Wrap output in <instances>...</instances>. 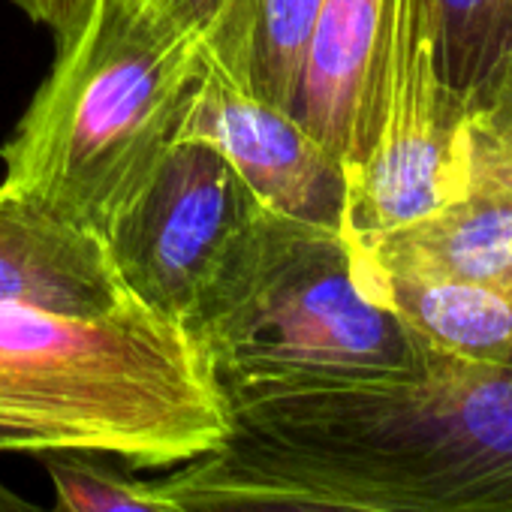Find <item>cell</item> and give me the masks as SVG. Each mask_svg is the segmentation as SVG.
Listing matches in <instances>:
<instances>
[{
  "label": "cell",
  "mask_w": 512,
  "mask_h": 512,
  "mask_svg": "<svg viewBox=\"0 0 512 512\" xmlns=\"http://www.w3.org/2000/svg\"><path fill=\"white\" fill-rule=\"evenodd\" d=\"M16 4L40 25L52 28L55 37L67 34L73 22L85 13L91 0H16Z\"/></svg>",
  "instance_id": "16"
},
{
  "label": "cell",
  "mask_w": 512,
  "mask_h": 512,
  "mask_svg": "<svg viewBox=\"0 0 512 512\" xmlns=\"http://www.w3.org/2000/svg\"><path fill=\"white\" fill-rule=\"evenodd\" d=\"M226 410L413 374L422 347L365 284L347 232L263 211L187 326Z\"/></svg>",
  "instance_id": "4"
},
{
  "label": "cell",
  "mask_w": 512,
  "mask_h": 512,
  "mask_svg": "<svg viewBox=\"0 0 512 512\" xmlns=\"http://www.w3.org/2000/svg\"><path fill=\"white\" fill-rule=\"evenodd\" d=\"M317 13L320 0H220L202 55L241 91L293 112Z\"/></svg>",
  "instance_id": "12"
},
{
  "label": "cell",
  "mask_w": 512,
  "mask_h": 512,
  "mask_svg": "<svg viewBox=\"0 0 512 512\" xmlns=\"http://www.w3.org/2000/svg\"><path fill=\"white\" fill-rule=\"evenodd\" d=\"M133 302L100 235L0 184V305L100 317Z\"/></svg>",
  "instance_id": "9"
},
{
  "label": "cell",
  "mask_w": 512,
  "mask_h": 512,
  "mask_svg": "<svg viewBox=\"0 0 512 512\" xmlns=\"http://www.w3.org/2000/svg\"><path fill=\"white\" fill-rule=\"evenodd\" d=\"M440 67L452 91L467 88L512 52V0H434Z\"/></svg>",
  "instance_id": "15"
},
{
  "label": "cell",
  "mask_w": 512,
  "mask_h": 512,
  "mask_svg": "<svg viewBox=\"0 0 512 512\" xmlns=\"http://www.w3.org/2000/svg\"><path fill=\"white\" fill-rule=\"evenodd\" d=\"M157 4L169 16H175L184 28H190V31H196L202 37L205 25L211 22V16L220 7V0H157Z\"/></svg>",
  "instance_id": "17"
},
{
  "label": "cell",
  "mask_w": 512,
  "mask_h": 512,
  "mask_svg": "<svg viewBox=\"0 0 512 512\" xmlns=\"http://www.w3.org/2000/svg\"><path fill=\"white\" fill-rule=\"evenodd\" d=\"M371 293L410 329L419 347L464 365H512V296L458 278L398 275L371 266L356 250Z\"/></svg>",
  "instance_id": "11"
},
{
  "label": "cell",
  "mask_w": 512,
  "mask_h": 512,
  "mask_svg": "<svg viewBox=\"0 0 512 512\" xmlns=\"http://www.w3.org/2000/svg\"><path fill=\"white\" fill-rule=\"evenodd\" d=\"M205 70L157 0H91L4 148V184L103 238L175 145Z\"/></svg>",
  "instance_id": "2"
},
{
  "label": "cell",
  "mask_w": 512,
  "mask_h": 512,
  "mask_svg": "<svg viewBox=\"0 0 512 512\" xmlns=\"http://www.w3.org/2000/svg\"><path fill=\"white\" fill-rule=\"evenodd\" d=\"M196 461L380 512H512V365L422 350L404 377L241 404Z\"/></svg>",
  "instance_id": "1"
},
{
  "label": "cell",
  "mask_w": 512,
  "mask_h": 512,
  "mask_svg": "<svg viewBox=\"0 0 512 512\" xmlns=\"http://www.w3.org/2000/svg\"><path fill=\"white\" fill-rule=\"evenodd\" d=\"M455 190L431 214L353 241L383 272L458 278L512 296V52L458 91Z\"/></svg>",
  "instance_id": "7"
},
{
  "label": "cell",
  "mask_w": 512,
  "mask_h": 512,
  "mask_svg": "<svg viewBox=\"0 0 512 512\" xmlns=\"http://www.w3.org/2000/svg\"><path fill=\"white\" fill-rule=\"evenodd\" d=\"M0 452H19V455H43L40 452V446L28 437V434H22V431H16V428H10V425H0Z\"/></svg>",
  "instance_id": "19"
},
{
  "label": "cell",
  "mask_w": 512,
  "mask_h": 512,
  "mask_svg": "<svg viewBox=\"0 0 512 512\" xmlns=\"http://www.w3.org/2000/svg\"><path fill=\"white\" fill-rule=\"evenodd\" d=\"M217 148L266 211L341 229L347 220V166L296 112L256 100L205 61L178 139Z\"/></svg>",
  "instance_id": "8"
},
{
  "label": "cell",
  "mask_w": 512,
  "mask_h": 512,
  "mask_svg": "<svg viewBox=\"0 0 512 512\" xmlns=\"http://www.w3.org/2000/svg\"><path fill=\"white\" fill-rule=\"evenodd\" d=\"M151 485L178 512H380L338 497L214 473L196 458L175 473L151 479Z\"/></svg>",
  "instance_id": "13"
},
{
  "label": "cell",
  "mask_w": 512,
  "mask_h": 512,
  "mask_svg": "<svg viewBox=\"0 0 512 512\" xmlns=\"http://www.w3.org/2000/svg\"><path fill=\"white\" fill-rule=\"evenodd\" d=\"M263 211L217 148L184 139L112 217L103 241L127 293L187 329Z\"/></svg>",
  "instance_id": "5"
},
{
  "label": "cell",
  "mask_w": 512,
  "mask_h": 512,
  "mask_svg": "<svg viewBox=\"0 0 512 512\" xmlns=\"http://www.w3.org/2000/svg\"><path fill=\"white\" fill-rule=\"evenodd\" d=\"M458 91L443 79L434 0H386L374 136L350 175L344 232L374 241L437 211L455 190Z\"/></svg>",
  "instance_id": "6"
},
{
  "label": "cell",
  "mask_w": 512,
  "mask_h": 512,
  "mask_svg": "<svg viewBox=\"0 0 512 512\" xmlns=\"http://www.w3.org/2000/svg\"><path fill=\"white\" fill-rule=\"evenodd\" d=\"M61 512H178L151 479H133L97 452L37 455Z\"/></svg>",
  "instance_id": "14"
},
{
  "label": "cell",
  "mask_w": 512,
  "mask_h": 512,
  "mask_svg": "<svg viewBox=\"0 0 512 512\" xmlns=\"http://www.w3.org/2000/svg\"><path fill=\"white\" fill-rule=\"evenodd\" d=\"M0 425L43 455L172 470L226 440L229 410L190 332L139 302L100 317L0 305Z\"/></svg>",
  "instance_id": "3"
},
{
  "label": "cell",
  "mask_w": 512,
  "mask_h": 512,
  "mask_svg": "<svg viewBox=\"0 0 512 512\" xmlns=\"http://www.w3.org/2000/svg\"><path fill=\"white\" fill-rule=\"evenodd\" d=\"M386 0H320L302 88L299 121L347 166H362L374 136V79Z\"/></svg>",
  "instance_id": "10"
},
{
  "label": "cell",
  "mask_w": 512,
  "mask_h": 512,
  "mask_svg": "<svg viewBox=\"0 0 512 512\" xmlns=\"http://www.w3.org/2000/svg\"><path fill=\"white\" fill-rule=\"evenodd\" d=\"M0 512H61L58 506H43L37 500H28L22 491L0 479Z\"/></svg>",
  "instance_id": "18"
}]
</instances>
